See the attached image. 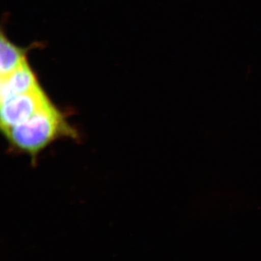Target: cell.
Instances as JSON below:
<instances>
[{"label": "cell", "mask_w": 261, "mask_h": 261, "mask_svg": "<svg viewBox=\"0 0 261 261\" xmlns=\"http://www.w3.org/2000/svg\"><path fill=\"white\" fill-rule=\"evenodd\" d=\"M40 87L37 76L28 61L6 76L1 77V102L10 98L31 92Z\"/></svg>", "instance_id": "cell-3"}, {"label": "cell", "mask_w": 261, "mask_h": 261, "mask_svg": "<svg viewBox=\"0 0 261 261\" xmlns=\"http://www.w3.org/2000/svg\"><path fill=\"white\" fill-rule=\"evenodd\" d=\"M36 44L30 47H21L15 44L5 35L3 30L0 41V75L6 76L18 69L27 61V55Z\"/></svg>", "instance_id": "cell-4"}, {"label": "cell", "mask_w": 261, "mask_h": 261, "mask_svg": "<svg viewBox=\"0 0 261 261\" xmlns=\"http://www.w3.org/2000/svg\"><path fill=\"white\" fill-rule=\"evenodd\" d=\"M51 102L42 87L1 102L2 130L16 126L34 116Z\"/></svg>", "instance_id": "cell-2"}, {"label": "cell", "mask_w": 261, "mask_h": 261, "mask_svg": "<svg viewBox=\"0 0 261 261\" xmlns=\"http://www.w3.org/2000/svg\"><path fill=\"white\" fill-rule=\"evenodd\" d=\"M7 140L16 150L29 154L32 159L63 138H76L63 113L51 102L27 121L3 130Z\"/></svg>", "instance_id": "cell-1"}]
</instances>
